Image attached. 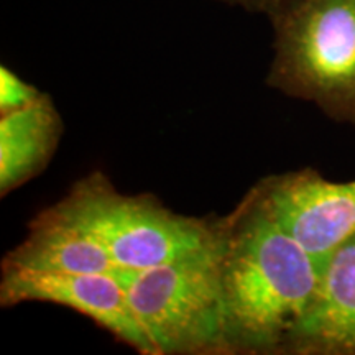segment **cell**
<instances>
[{
    "label": "cell",
    "mask_w": 355,
    "mask_h": 355,
    "mask_svg": "<svg viewBox=\"0 0 355 355\" xmlns=\"http://www.w3.org/2000/svg\"><path fill=\"white\" fill-rule=\"evenodd\" d=\"M220 270L230 349L286 347L321 272L260 198L220 230Z\"/></svg>",
    "instance_id": "cell-1"
},
{
    "label": "cell",
    "mask_w": 355,
    "mask_h": 355,
    "mask_svg": "<svg viewBox=\"0 0 355 355\" xmlns=\"http://www.w3.org/2000/svg\"><path fill=\"white\" fill-rule=\"evenodd\" d=\"M128 301L158 354L230 349L220 270L214 245L170 263L125 272Z\"/></svg>",
    "instance_id": "cell-2"
},
{
    "label": "cell",
    "mask_w": 355,
    "mask_h": 355,
    "mask_svg": "<svg viewBox=\"0 0 355 355\" xmlns=\"http://www.w3.org/2000/svg\"><path fill=\"white\" fill-rule=\"evenodd\" d=\"M273 81L331 112L355 114V0H282Z\"/></svg>",
    "instance_id": "cell-3"
},
{
    "label": "cell",
    "mask_w": 355,
    "mask_h": 355,
    "mask_svg": "<svg viewBox=\"0 0 355 355\" xmlns=\"http://www.w3.org/2000/svg\"><path fill=\"white\" fill-rule=\"evenodd\" d=\"M107 250L122 272H140L214 245L219 230L178 216L152 199L119 194L101 178L83 181L53 207Z\"/></svg>",
    "instance_id": "cell-4"
},
{
    "label": "cell",
    "mask_w": 355,
    "mask_h": 355,
    "mask_svg": "<svg viewBox=\"0 0 355 355\" xmlns=\"http://www.w3.org/2000/svg\"><path fill=\"white\" fill-rule=\"evenodd\" d=\"M259 198L319 272L355 235V180L332 183L309 170L291 173L268 181Z\"/></svg>",
    "instance_id": "cell-5"
},
{
    "label": "cell",
    "mask_w": 355,
    "mask_h": 355,
    "mask_svg": "<svg viewBox=\"0 0 355 355\" xmlns=\"http://www.w3.org/2000/svg\"><path fill=\"white\" fill-rule=\"evenodd\" d=\"M3 306L44 301L78 311L112 332L140 354L158 355L128 301L122 275L115 273H46L3 268L0 283Z\"/></svg>",
    "instance_id": "cell-6"
},
{
    "label": "cell",
    "mask_w": 355,
    "mask_h": 355,
    "mask_svg": "<svg viewBox=\"0 0 355 355\" xmlns=\"http://www.w3.org/2000/svg\"><path fill=\"white\" fill-rule=\"evenodd\" d=\"M286 349L296 354L355 355V235L332 254Z\"/></svg>",
    "instance_id": "cell-7"
},
{
    "label": "cell",
    "mask_w": 355,
    "mask_h": 355,
    "mask_svg": "<svg viewBox=\"0 0 355 355\" xmlns=\"http://www.w3.org/2000/svg\"><path fill=\"white\" fill-rule=\"evenodd\" d=\"M3 268L46 273H125L94 237L53 209L35 222L28 239L7 257Z\"/></svg>",
    "instance_id": "cell-8"
},
{
    "label": "cell",
    "mask_w": 355,
    "mask_h": 355,
    "mask_svg": "<svg viewBox=\"0 0 355 355\" xmlns=\"http://www.w3.org/2000/svg\"><path fill=\"white\" fill-rule=\"evenodd\" d=\"M60 117L48 97L2 115L0 121V189L7 193L33 176L55 150Z\"/></svg>",
    "instance_id": "cell-9"
},
{
    "label": "cell",
    "mask_w": 355,
    "mask_h": 355,
    "mask_svg": "<svg viewBox=\"0 0 355 355\" xmlns=\"http://www.w3.org/2000/svg\"><path fill=\"white\" fill-rule=\"evenodd\" d=\"M42 96L43 94H40L33 86L2 66L0 69V112L2 115L28 107Z\"/></svg>",
    "instance_id": "cell-10"
},
{
    "label": "cell",
    "mask_w": 355,
    "mask_h": 355,
    "mask_svg": "<svg viewBox=\"0 0 355 355\" xmlns=\"http://www.w3.org/2000/svg\"><path fill=\"white\" fill-rule=\"evenodd\" d=\"M225 2H232V3H241V6L245 7H270L273 10L277 7L278 0H225Z\"/></svg>",
    "instance_id": "cell-11"
},
{
    "label": "cell",
    "mask_w": 355,
    "mask_h": 355,
    "mask_svg": "<svg viewBox=\"0 0 355 355\" xmlns=\"http://www.w3.org/2000/svg\"><path fill=\"white\" fill-rule=\"evenodd\" d=\"M279 2H282V0H278V2H277V6H278V3H279ZM275 8H277V7H275ZM275 8H273V10H275Z\"/></svg>",
    "instance_id": "cell-12"
}]
</instances>
